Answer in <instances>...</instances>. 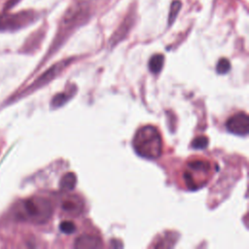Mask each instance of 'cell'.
<instances>
[{
  "instance_id": "obj_4",
  "label": "cell",
  "mask_w": 249,
  "mask_h": 249,
  "mask_svg": "<svg viewBox=\"0 0 249 249\" xmlns=\"http://www.w3.org/2000/svg\"><path fill=\"white\" fill-rule=\"evenodd\" d=\"M89 13L88 0H77L66 11L63 18V23L66 25H72L73 23L82 19Z\"/></svg>"
},
{
  "instance_id": "obj_6",
  "label": "cell",
  "mask_w": 249,
  "mask_h": 249,
  "mask_svg": "<svg viewBox=\"0 0 249 249\" xmlns=\"http://www.w3.org/2000/svg\"><path fill=\"white\" fill-rule=\"evenodd\" d=\"M103 246L99 237L91 234H82L76 238L74 247L78 249H96Z\"/></svg>"
},
{
  "instance_id": "obj_12",
  "label": "cell",
  "mask_w": 249,
  "mask_h": 249,
  "mask_svg": "<svg viewBox=\"0 0 249 249\" xmlns=\"http://www.w3.org/2000/svg\"><path fill=\"white\" fill-rule=\"evenodd\" d=\"M69 97L70 95H68L67 93H58L53 98L51 105L53 108H58L62 106L69 99Z\"/></svg>"
},
{
  "instance_id": "obj_5",
  "label": "cell",
  "mask_w": 249,
  "mask_h": 249,
  "mask_svg": "<svg viewBox=\"0 0 249 249\" xmlns=\"http://www.w3.org/2000/svg\"><path fill=\"white\" fill-rule=\"evenodd\" d=\"M227 129L236 135H246L249 131V118L246 113L240 112L231 116L226 123Z\"/></svg>"
},
{
  "instance_id": "obj_13",
  "label": "cell",
  "mask_w": 249,
  "mask_h": 249,
  "mask_svg": "<svg viewBox=\"0 0 249 249\" xmlns=\"http://www.w3.org/2000/svg\"><path fill=\"white\" fill-rule=\"evenodd\" d=\"M231 69V63L227 58H221L217 65H216V71L219 74H226Z\"/></svg>"
},
{
  "instance_id": "obj_2",
  "label": "cell",
  "mask_w": 249,
  "mask_h": 249,
  "mask_svg": "<svg viewBox=\"0 0 249 249\" xmlns=\"http://www.w3.org/2000/svg\"><path fill=\"white\" fill-rule=\"evenodd\" d=\"M18 217L35 224H44L53 214L51 202L41 196H33L21 203L18 211Z\"/></svg>"
},
{
  "instance_id": "obj_10",
  "label": "cell",
  "mask_w": 249,
  "mask_h": 249,
  "mask_svg": "<svg viewBox=\"0 0 249 249\" xmlns=\"http://www.w3.org/2000/svg\"><path fill=\"white\" fill-rule=\"evenodd\" d=\"M163 60H164V57L162 54L158 53L153 55L149 61L150 71L152 73H159L163 66Z\"/></svg>"
},
{
  "instance_id": "obj_3",
  "label": "cell",
  "mask_w": 249,
  "mask_h": 249,
  "mask_svg": "<svg viewBox=\"0 0 249 249\" xmlns=\"http://www.w3.org/2000/svg\"><path fill=\"white\" fill-rule=\"evenodd\" d=\"M32 19L33 14L30 12H21L14 15L0 14V31L20 28L28 24Z\"/></svg>"
},
{
  "instance_id": "obj_8",
  "label": "cell",
  "mask_w": 249,
  "mask_h": 249,
  "mask_svg": "<svg viewBox=\"0 0 249 249\" xmlns=\"http://www.w3.org/2000/svg\"><path fill=\"white\" fill-rule=\"evenodd\" d=\"M83 207V203L82 201L76 197V196H70L68 198H66L62 204H61V208L70 214H77L81 211Z\"/></svg>"
},
{
  "instance_id": "obj_15",
  "label": "cell",
  "mask_w": 249,
  "mask_h": 249,
  "mask_svg": "<svg viewBox=\"0 0 249 249\" xmlns=\"http://www.w3.org/2000/svg\"><path fill=\"white\" fill-rule=\"evenodd\" d=\"M59 229L60 231L65 233V234H71L73 232H75L76 231V226L73 222L71 221H63L60 223L59 225Z\"/></svg>"
},
{
  "instance_id": "obj_1",
  "label": "cell",
  "mask_w": 249,
  "mask_h": 249,
  "mask_svg": "<svg viewBox=\"0 0 249 249\" xmlns=\"http://www.w3.org/2000/svg\"><path fill=\"white\" fill-rule=\"evenodd\" d=\"M133 148L142 158L156 159L162 150V141L159 130L153 125H144L134 135Z\"/></svg>"
},
{
  "instance_id": "obj_16",
  "label": "cell",
  "mask_w": 249,
  "mask_h": 249,
  "mask_svg": "<svg viewBox=\"0 0 249 249\" xmlns=\"http://www.w3.org/2000/svg\"><path fill=\"white\" fill-rule=\"evenodd\" d=\"M18 1H19V0H8V1L6 2L5 9H6V10H9V9L13 8Z\"/></svg>"
},
{
  "instance_id": "obj_14",
  "label": "cell",
  "mask_w": 249,
  "mask_h": 249,
  "mask_svg": "<svg viewBox=\"0 0 249 249\" xmlns=\"http://www.w3.org/2000/svg\"><path fill=\"white\" fill-rule=\"evenodd\" d=\"M208 145V138L206 136H197L192 142V147L194 149H204Z\"/></svg>"
},
{
  "instance_id": "obj_9",
  "label": "cell",
  "mask_w": 249,
  "mask_h": 249,
  "mask_svg": "<svg viewBox=\"0 0 249 249\" xmlns=\"http://www.w3.org/2000/svg\"><path fill=\"white\" fill-rule=\"evenodd\" d=\"M77 183L76 175L73 172H68L64 174L59 182V187L63 191H71L74 189Z\"/></svg>"
},
{
  "instance_id": "obj_11",
  "label": "cell",
  "mask_w": 249,
  "mask_h": 249,
  "mask_svg": "<svg viewBox=\"0 0 249 249\" xmlns=\"http://www.w3.org/2000/svg\"><path fill=\"white\" fill-rule=\"evenodd\" d=\"M180 8H181V2L179 0H174L171 3L170 10H169V16H168V23L169 24H171L174 21V19L176 18Z\"/></svg>"
},
{
  "instance_id": "obj_7",
  "label": "cell",
  "mask_w": 249,
  "mask_h": 249,
  "mask_svg": "<svg viewBox=\"0 0 249 249\" xmlns=\"http://www.w3.org/2000/svg\"><path fill=\"white\" fill-rule=\"evenodd\" d=\"M65 65H66V64H65L64 62L58 63V64H56V65H53V66L52 68H50L47 72H45V73L32 85V87H33V88H34V87H40V86H43L44 84L50 82L53 78H54V76H55L56 74H58V73L64 68Z\"/></svg>"
}]
</instances>
